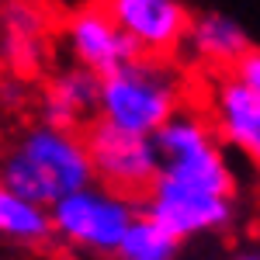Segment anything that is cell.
I'll return each instance as SVG.
<instances>
[{
    "instance_id": "3",
    "label": "cell",
    "mask_w": 260,
    "mask_h": 260,
    "mask_svg": "<svg viewBox=\"0 0 260 260\" xmlns=\"http://www.w3.org/2000/svg\"><path fill=\"white\" fill-rule=\"evenodd\" d=\"M187 104V77L170 56H136L101 77L98 118L128 132L153 136L177 108Z\"/></svg>"
},
{
    "instance_id": "14",
    "label": "cell",
    "mask_w": 260,
    "mask_h": 260,
    "mask_svg": "<svg viewBox=\"0 0 260 260\" xmlns=\"http://www.w3.org/2000/svg\"><path fill=\"white\" fill-rule=\"evenodd\" d=\"M229 260H260V246L253 243V246H243V250H236Z\"/></svg>"
},
{
    "instance_id": "10",
    "label": "cell",
    "mask_w": 260,
    "mask_h": 260,
    "mask_svg": "<svg viewBox=\"0 0 260 260\" xmlns=\"http://www.w3.org/2000/svg\"><path fill=\"white\" fill-rule=\"evenodd\" d=\"M246 49H250L246 28L240 21L219 14V11L191 18L187 31H184V42H180V52L191 62H201L208 70H219V73H229Z\"/></svg>"
},
{
    "instance_id": "1",
    "label": "cell",
    "mask_w": 260,
    "mask_h": 260,
    "mask_svg": "<svg viewBox=\"0 0 260 260\" xmlns=\"http://www.w3.org/2000/svg\"><path fill=\"white\" fill-rule=\"evenodd\" d=\"M156 177L142 212L177 240L222 233L236 219V174L212 121L198 108H177L153 132Z\"/></svg>"
},
{
    "instance_id": "15",
    "label": "cell",
    "mask_w": 260,
    "mask_h": 260,
    "mask_svg": "<svg viewBox=\"0 0 260 260\" xmlns=\"http://www.w3.org/2000/svg\"><path fill=\"white\" fill-rule=\"evenodd\" d=\"M66 11H77V7H90V4H104V0H59Z\"/></svg>"
},
{
    "instance_id": "5",
    "label": "cell",
    "mask_w": 260,
    "mask_h": 260,
    "mask_svg": "<svg viewBox=\"0 0 260 260\" xmlns=\"http://www.w3.org/2000/svg\"><path fill=\"white\" fill-rule=\"evenodd\" d=\"M83 146H87L94 180L115 187L121 194L142 198L146 187L156 177L160 156H156L153 136L128 132V128H118L104 118H94L83 128Z\"/></svg>"
},
{
    "instance_id": "12",
    "label": "cell",
    "mask_w": 260,
    "mask_h": 260,
    "mask_svg": "<svg viewBox=\"0 0 260 260\" xmlns=\"http://www.w3.org/2000/svg\"><path fill=\"white\" fill-rule=\"evenodd\" d=\"M115 260H177L180 257V240L170 236L156 219H149L146 212H136V219L128 222L125 236L115 246Z\"/></svg>"
},
{
    "instance_id": "6",
    "label": "cell",
    "mask_w": 260,
    "mask_h": 260,
    "mask_svg": "<svg viewBox=\"0 0 260 260\" xmlns=\"http://www.w3.org/2000/svg\"><path fill=\"white\" fill-rule=\"evenodd\" d=\"M62 49H66L70 62H77L98 77H108L139 56L104 4L70 11V18L62 21Z\"/></svg>"
},
{
    "instance_id": "13",
    "label": "cell",
    "mask_w": 260,
    "mask_h": 260,
    "mask_svg": "<svg viewBox=\"0 0 260 260\" xmlns=\"http://www.w3.org/2000/svg\"><path fill=\"white\" fill-rule=\"evenodd\" d=\"M229 73H233L243 87H250V90L260 98V49H253V45H250V49L240 56V62H236Z\"/></svg>"
},
{
    "instance_id": "2",
    "label": "cell",
    "mask_w": 260,
    "mask_h": 260,
    "mask_svg": "<svg viewBox=\"0 0 260 260\" xmlns=\"http://www.w3.org/2000/svg\"><path fill=\"white\" fill-rule=\"evenodd\" d=\"M90 180L94 174L87 160L83 132L77 128L35 121V125H24L0 149V184L45 208Z\"/></svg>"
},
{
    "instance_id": "4",
    "label": "cell",
    "mask_w": 260,
    "mask_h": 260,
    "mask_svg": "<svg viewBox=\"0 0 260 260\" xmlns=\"http://www.w3.org/2000/svg\"><path fill=\"white\" fill-rule=\"evenodd\" d=\"M136 212L139 208L132 194H121L108 184L90 180L49 205L52 240H62L66 246L90 257H111Z\"/></svg>"
},
{
    "instance_id": "8",
    "label": "cell",
    "mask_w": 260,
    "mask_h": 260,
    "mask_svg": "<svg viewBox=\"0 0 260 260\" xmlns=\"http://www.w3.org/2000/svg\"><path fill=\"white\" fill-rule=\"evenodd\" d=\"M208 121L222 146L260 167V98L233 73H222L208 90Z\"/></svg>"
},
{
    "instance_id": "7",
    "label": "cell",
    "mask_w": 260,
    "mask_h": 260,
    "mask_svg": "<svg viewBox=\"0 0 260 260\" xmlns=\"http://www.w3.org/2000/svg\"><path fill=\"white\" fill-rule=\"evenodd\" d=\"M128 42L142 56H174L180 52L191 14L184 0H104Z\"/></svg>"
},
{
    "instance_id": "11",
    "label": "cell",
    "mask_w": 260,
    "mask_h": 260,
    "mask_svg": "<svg viewBox=\"0 0 260 260\" xmlns=\"http://www.w3.org/2000/svg\"><path fill=\"white\" fill-rule=\"evenodd\" d=\"M0 240L18 243V246H45L52 240L49 208L21 198L0 184Z\"/></svg>"
},
{
    "instance_id": "9",
    "label": "cell",
    "mask_w": 260,
    "mask_h": 260,
    "mask_svg": "<svg viewBox=\"0 0 260 260\" xmlns=\"http://www.w3.org/2000/svg\"><path fill=\"white\" fill-rule=\"evenodd\" d=\"M98 94H101V77L83 70L77 62L56 70L45 87L39 90V118L49 125H62V128H77L83 132L90 121L98 118Z\"/></svg>"
}]
</instances>
